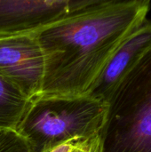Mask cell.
<instances>
[{
  "label": "cell",
  "mask_w": 151,
  "mask_h": 152,
  "mask_svg": "<svg viewBox=\"0 0 151 152\" xmlns=\"http://www.w3.org/2000/svg\"><path fill=\"white\" fill-rule=\"evenodd\" d=\"M150 9L149 0H96L85 10L34 32L44 60L40 95L85 94Z\"/></svg>",
  "instance_id": "6da1fadb"
},
{
  "label": "cell",
  "mask_w": 151,
  "mask_h": 152,
  "mask_svg": "<svg viewBox=\"0 0 151 152\" xmlns=\"http://www.w3.org/2000/svg\"><path fill=\"white\" fill-rule=\"evenodd\" d=\"M107 111L108 103L86 94L40 95L30 101L16 132L31 152H48L69 142L99 145Z\"/></svg>",
  "instance_id": "7a4b0ae2"
},
{
  "label": "cell",
  "mask_w": 151,
  "mask_h": 152,
  "mask_svg": "<svg viewBox=\"0 0 151 152\" xmlns=\"http://www.w3.org/2000/svg\"><path fill=\"white\" fill-rule=\"evenodd\" d=\"M99 152H151V48L109 100Z\"/></svg>",
  "instance_id": "3957f363"
},
{
  "label": "cell",
  "mask_w": 151,
  "mask_h": 152,
  "mask_svg": "<svg viewBox=\"0 0 151 152\" xmlns=\"http://www.w3.org/2000/svg\"><path fill=\"white\" fill-rule=\"evenodd\" d=\"M44 60L35 33L0 38V77L26 99L39 96Z\"/></svg>",
  "instance_id": "277c9868"
},
{
  "label": "cell",
  "mask_w": 151,
  "mask_h": 152,
  "mask_svg": "<svg viewBox=\"0 0 151 152\" xmlns=\"http://www.w3.org/2000/svg\"><path fill=\"white\" fill-rule=\"evenodd\" d=\"M96 0H0V38L36 32Z\"/></svg>",
  "instance_id": "5b68a950"
},
{
  "label": "cell",
  "mask_w": 151,
  "mask_h": 152,
  "mask_svg": "<svg viewBox=\"0 0 151 152\" xmlns=\"http://www.w3.org/2000/svg\"><path fill=\"white\" fill-rule=\"evenodd\" d=\"M150 48L151 20L146 19L121 43L85 94L108 103L122 79Z\"/></svg>",
  "instance_id": "8992f818"
},
{
  "label": "cell",
  "mask_w": 151,
  "mask_h": 152,
  "mask_svg": "<svg viewBox=\"0 0 151 152\" xmlns=\"http://www.w3.org/2000/svg\"><path fill=\"white\" fill-rule=\"evenodd\" d=\"M29 102L0 77V132L16 131Z\"/></svg>",
  "instance_id": "52a82bcc"
},
{
  "label": "cell",
  "mask_w": 151,
  "mask_h": 152,
  "mask_svg": "<svg viewBox=\"0 0 151 152\" xmlns=\"http://www.w3.org/2000/svg\"><path fill=\"white\" fill-rule=\"evenodd\" d=\"M0 152H31L24 138L16 131L0 132Z\"/></svg>",
  "instance_id": "ba28073f"
},
{
  "label": "cell",
  "mask_w": 151,
  "mask_h": 152,
  "mask_svg": "<svg viewBox=\"0 0 151 152\" xmlns=\"http://www.w3.org/2000/svg\"><path fill=\"white\" fill-rule=\"evenodd\" d=\"M75 152H84V151H76Z\"/></svg>",
  "instance_id": "9c48e42d"
}]
</instances>
